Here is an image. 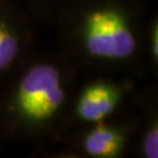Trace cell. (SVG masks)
I'll list each match as a JSON object with an SVG mask.
<instances>
[{
	"mask_svg": "<svg viewBox=\"0 0 158 158\" xmlns=\"http://www.w3.org/2000/svg\"><path fill=\"white\" fill-rule=\"evenodd\" d=\"M83 37L87 52L98 58L125 59L137 48L135 35L127 22L111 8L97 9L88 15Z\"/></svg>",
	"mask_w": 158,
	"mask_h": 158,
	"instance_id": "obj_1",
	"label": "cell"
},
{
	"mask_svg": "<svg viewBox=\"0 0 158 158\" xmlns=\"http://www.w3.org/2000/svg\"><path fill=\"white\" fill-rule=\"evenodd\" d=\"M158 39V29H157V25H155V28L153 29L152 32V38H151V41H152V44H151V47H152V55L155 59H157L158 56V43L157 40Z\"/></svg>",
	"mask_w": 158,
	"mask_h": 158,
	"instance_id": "obj_7",
	"label": "cell"
},
{
	"mask_svg": "<svg viewBox=\"0 0 158 158\" xmlns=\"http://www.w3.org/2000/svg\"><path fill=\"white\" fill-rule=\"evenodd\" d=\"M19 52L17 36L7 25L0 20V71L5 69L15 59Z\"/></svg>",
	"mask_w": 158,
	"mask_h": 158,
	"instance_id": "obj_5",
	"label": "cell"
},
{
	"mask_svg": "<svg viewBox=\"0 0 158 158\" xmlns=\"http://www.w3.org/2000/svg\"><path fill=\"white\" fill-rule=\"evenodd\" d=\"M143 151L148 158L158 157V129L157 126H152L146 134L143 143Z\"/></svg>",
	"mask_w": 158,
	"mask_h": 158,
	"instance_id": "obj_6",
	"label": "cell"
},
{
	"mask_svg": "<svg viewBox=\"0 0 158 158\" xmlns=\"http://www.w3.org/2000/svg\"><path fill=\"white\" fill-rule=\"evenodd\" d=\"M65 99L60 73L46 64L34 66L22 79L17 93V104L24 117L44 121L60 109Z\"/></svg>",
	"mask_w": 158,
	"mask_h": 158,
	"instance_id": "obj_2",
	"label": "cell"
},
{
	"mask_svg": "<svg viewBox=\"0 0 158 158\" xmlns=\"http://www.w3.org/2000/svg\"><path fill=\"white\" fill-rule=\"evenodd\" d=\"M124 146V137L118 129L105 124L97 125L85 135L84 150L94 157L112 158L117 156Z\"/></svg>",
	"mask_w": 158,
	"mask_h": 158,
	"instance_id": "obj_4",
	"label": "cell"
},
{
	"mask_svg": "<svg viewBox=\"0 0 158 158\" xmlns=\"http://www.w3.org/2000/svg\"><path fill=\"white\" fill-rule=\"evenodd\" d=\"M119 93L108 84L98 83L82 93L77 104V115L84 121L99 122L111 115L119 102Z\"/></svg>",
	"mask_w": 158,
	"mask_h": 158,
	"instance_id": "obj_3",
	"label": "cell"
}]
</instances>
